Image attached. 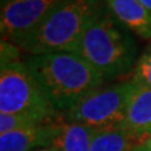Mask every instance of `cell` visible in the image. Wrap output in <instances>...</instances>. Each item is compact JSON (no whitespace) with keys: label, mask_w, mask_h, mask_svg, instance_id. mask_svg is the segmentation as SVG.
I'll list each match as a JSON object with an SVG mask.
<instances>
[{"label":"cell","mask_w":151,"mask_h":151,"mask_svg":"<svg viewBox=\"0 0 151 151\" xmlns=\"http://www.w3.org/2000/svg\"><path fill=\"white\" fill-rule=\"evenodd\" d=\"M28 68L57 112H67L105 79L81 55L70 52L29 55Z\"/></svg>","instance_id":"obj_1"},{"label":"cell","mask_w":151,"mask_h":151,"mask_svg":"<svg viewBox=\"0 0 151 151\" xmlns=\"http://www.w3.org/2000/svg\"><path fill=\"white\" fill-rule=\"evenodd\" d=\"M135 39L112 15L106 4L93 14L73 53L81 55L105 81L127 73L136 64Z\"/></svg>","instance_id":"obj_2"},{"label":"cell","mask_w":151,"mask_h":151,"mask_svg":"<svg viewBox=\"0 0 151 151\" xmlns=\"http://www.w3.org/2000/svg\"><path fill=\"white\" fill-rule=\"evenodd\" d=\"M101 0H62L37 29L18 47L29 55L73 53Z\"/></svg>","instance_id":"obj_3"},{"label":"cell","mask_w":151,"mask_h":151,"mask_svg":"<svg viewBox=\"0 0 151 151\" xmlns=\"http://www.w3.org/2000/svg\"><path fill=\"white\" fill-rule=\"evenodd\" d=\"M0 113L50 122L57 112L44 96L25 62L3 63L0 68Z\"/></svg>","instance_id":"obj_4"},{"label":"cell","mask_w":151,"mask_h":151,"mask_svg":"<svg viewBox=\"0 0 151 151\" xmlns=\"http://www.w3.org/2000/svg\"><path fill=\"white\" fill-rule=\"evenodd\" d=\"M134 81L94 89L64 113L65 121L87 126L94 131L125 129L127 106Z\"/></svg>","instance_id":"obj_5"},{"label":"cell","mask_w":151,"mask_h":151,"mask_svg":"<svg viewBox=\"0 0 151 151\" xmlns=\"http://www.w3.org/2000/svg\"><path fill=\"white\" fill-rule=\"evenodd\" d=\"M62 0H17L1 6V39L17 47L30 35Z\"/></svg>","instance_id":"obj_6"},{"label":"cell","mask_w":151,"mask_h":151,"mask_svg":"<svg viewBox=\"0 0 151 151\" xmlns=\"http://www.w3.org/2000/svg\"><path fill=\"white\" fill-rule=\"evenodd\" d=\"M58 124L44 122L0 135V151H35L50 147Z\"/></svg>","instance_id":"obj_7"},{"label":"cell","mask_w":151,"mask_h":151,"mask_svg":"<svg viewBox=\"0 0 151 151\" xmlns=\"http://www.w3.org/2000/svg\"><path fill=\"white\" fill-rule=\"evenodd\" d=\"M125 129L145 141L151 137V88L134 82L127 106Z\"/></svg>","instance_id":"obj_8"},{"label":"cell","mask_w":151,"mask_h":151,"mask_svg":"<svg viewBox=\"0 0 151 151\" xmlns=\"http://www.w3.org/2000/svg\"><path fill=\"white\" fill-rule=\"evenodd\" d=\"M106 6L126 29L151 39V12L139 0H106Z\"/></svg>","instance_id":"obj_9"},{"label":"cell","mask_w":151,"mask_h":151,"mask_svg":"<svg viewBox=\"0 0 151 151\" xmlns=\"http://www.w3.org/2000/svg\"><path fill=\"white\" fill-rule=\"evenodd\" d=\"M97 131L74 122H60L50 147L58 151H89Z\"/></svg>","instance_id":"obj_10"},{"label":"cell","mask_w":151,"mask_h":151,"mask_svg":"<svg viewBox=\"0 0 151 151\" xmlns=\"http://www.w3.org/2000/svg\"><path fill=\"white\" fill-rule=\"evenodd\" d=\"M146 141L132 135L126 129L97 131L93 136L89 151H132Z\"/></svg>","instance_id":"obj_11"},{"label":"cell","mask_w":151,"mask_h":151,"mask_svg":"<svg viewBox=\"0 0 151 151\" xmlns=\"http://www.w3.org/2000/svg\"><path fill=\"white\" fill-rule=\"evenodd\" d=\"M132 81L144 87L151 88V43L136 60Z\"/></svg>","instance_id":"obj_12"},{"label":"cell","mask_w":151,"mask_h":151,"mask_svg":"<svg viewBox=\"0 0 151 151\" xmlns=\"http://www.w3.org/2000/svg\"><path fill=\"white\" fill-rule=\"evenodd\" d=\"M39 124H44V122H38L25 116L0 113V135L6 134V132H10V131L25 129V127H32Z\"/></svg>","instance_id":"obj_13"},{"label":"cell","mask_w":151,"mask_h":151,"mask_svg":"<svg viewBox=\"0 0 151 151\" xmlns=\"http://www.w3.org/2000/svg\"><path fill=\"white\" fill-rule=\"evenodd\" d=\"M19 49L20 48L17 47L15 44H13L8 40L1 39V64L18 60Z\"/></svg>","instance_id":"obj_14"},{"label":"cell","mask_w":151,"mask_h":151,"mask_svg":"<svg viewBox=\"0 0 151 151\" xmlns=\"http://www.w3.org/2000/svg\"><path fill=\"white\" fill-rule=\"evenodd\" d=\"M132 151H150V150H149L147 145H146V142H145V144H141L139 146H136V147L132 150Z\"/></svg>","instance_id":"obj_15"},{"label":"cell","mask_w":151,"mask_h":151,"mask_svg":"<svg viewBox=\"0 0 151 151\" xmlns=\"http://www.w3.org/2000/svg\"><path fill=\"white\" fill-rule=\"evenodd\" d=\"M139 1L142 4V5L145 6V8H147L151 12V0H139Z\"/></svg>","instance_id":"obj_16"},{"label":"cell","mask_w":151,"mask_h":151,"mask_svg":"<svg viewBox=\"0 0 151 151\" xmlns=\"http://www.w3.org/2000/svg\"><path fill=\"white\" fill-rule=\"evenodd\" d=\"M35 151H58L53 147H45V149H39V150H35Z\"/></svg>","instance_id":"obj_17"},{"label":"cell","mask_w":151,"mask_h":151,"mask_svg":"<svg viewBox=\"0 0 151 151\" xmlns=\"http://www.w3.org/2000/svg\"><path fill=\"white\" fill-rule=\"evenodd\" d=\"M13 1H17V0H1V6L6 5V4H9V3H13Z\"/></svg>","instance_id":"obj_18"},{"label":"cell","mask_w":151,"mask_h":151,"mask_svg":"<svg viewBox=\"0 0 151 151\" xmlns=\"http://www.w3.org/2000/svg\"><path fill=\"white\" fill-rule=\"evenodd\" d=\"M146 145H147V147H149V150L151 151V137L147 140V141H146Z\"/></svg>","instance_id":"obj_19"}]
</instances>
